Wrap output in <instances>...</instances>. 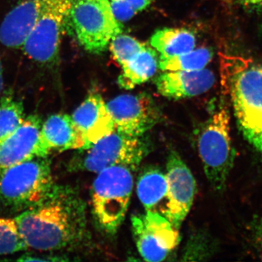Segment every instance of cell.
I'll return each instance as SVG.
<instances>
[{
    "mask_svg": "<svg viewBox=\"0 0 262 262\" xmlns=\"http://www.w3.org/2000/svg\"><path fill=\"white\" fill-rule=\"evenodd\" d=\"M75 0H44L35 27L24 46L30 59L42 65L57 61L61 38Z\"/></svg>",
    "mask_w": 262,
    "mask_h": 262,
    "instance_id": "ba28073f",
    "label": "cell"
},
{
    "mask_svg": "<svg viewBox=\"0 0 262 262\" xmlns=\"http://www.w3.org/2000/svg\"><path fill=\"white\" fill-rule=\"evenodd\" d=\"M165 176L168 191L160 213L179 230L194 202L196 192L195 179L175 150L169 151Z\"/></svg>",
    "mask_w": 262,
    "mask_h": 262,
    "instance_id": "30bf717a",
    "label": "cell"
},
{
    "mask_svg": "<svg viewBox=\"0 0 262 262\" xmlns=\"http://www.w3.org/2000/svg\"><path fill=\"white\" fill-rule=\"evenodd\" d=\"M216 1L241 7L246 9L262 10V0H216Z\"/></svg>",
    "mask_w": 262,
    "mask_h": 262,
    "instance_id": "484cf974",
    "label": "cell"
},
{
    "mask_svg": "<svg viewBox=\"0 0 262 262\" xmlns=\"http://www.w3.org/2000/svg\"><path fill=\"white\" fill-rule=\"evenodd\" d=\"M215 75L205 68L199 71L164 72L155 80L158 93L164 97L182 99L206 93L215 84Z\"/></svg>",
    "mask_w": 262,
    "mask_h": 262,
    "instance_id": "5bb4252c",
    "label": "cell"
},
{
    "mask_svg": "<svg viewBox=\"0 0 262 262\" xmlns=\"http://www.w3.org/2000/svg\"><path fill=\"white\" fill-rule=\"evenodd\" d=\"M230 128V113L222 101L198 132L196 144L205 174L218 192L225 190L235 159Z\"/></svg>",
    "mask_w": 262,
    "mask_h": 262,
    "instance_id": "3957f363",
    "label": "cell"
},
{
    "mask_svg": "<svg viewBox=\"0 0 262 262\" xmlns=\"http://www.w3.org/2000/svg\"><path fill=\"white\" fill-rule=\"evenodd\" d=\"M221 82L237 127L262 155V64L250 57L220 54Z\"/></svg>",
    "mask_w": 262,
    "mask_h": 262,
    "instance_id": "7a4b0ae2",
    "label": "cell"
},
{
    "mask_svg": "<svg viewBox=\"0 0 262 262\" xmlns=\"http://www.w3.org/2000/svg\"><path fill=\"white\" fill-rule=\"evenodd\" d=\"M72 119L82 141V149L91 147L115 130L107 104L98 94L89 95L76 108Z\"/></svg>",
    "mask_w": 262,
    "mask_h": 262,
    "instance_id": "4fadbf2b",
    "label": "cell"
},
{
    "mask_svg": "<svg viewBox=\"0 0 262 262\" xmlns=\"http://www.w3.org/2000/svg\"><path fill=\"white\" fill-rule=\"evenodd\" d=\"M147 47L144 43L127 34H118L113 38L108 48L117 63L121 67L135 58Z\"/></svg>",
    "mask_w": 262,
    "mask_h": 262,
    "instance_id": "7402d4cb",
    "label": "cell"
},
{
    "mask_svg": "<svg viewBox=\"0 0 262 262\" xmlns=\"http://www.w3.org/2000/svg\"><path fill=\"white\" fill-rule=\"evenodd\" d=\"M44 0H24L15 6L0 25V42L7 48H24L42 10Z\"/></svg>",
    "mask_w": 262,
    "mask_h": 262,
    "instance_id": "9a60e30c",
    "label": "cell"
},
{
    "mask_svg": "<svg viewBox=\"0 0 262 262\" xmlns=\"http://www.w3.org/2000/svg\"><path fill=\"white\" fill-rule=\"evenodd\" d=\"M249 229L255 245L262 252V219L255 217L250 223Z\"/></svg>",
    "mask_w": 262,
    "mask_h": 262,
    "instance_id": "d4e9b609",
    "label": "cell"
},
{
    "mask_svg": "<svg viewBox=\"0 0 262 262\" xmlns=\"http://www.w3.org/2000/svg\"><path fill=\"white\" fill-rule=\"evenodd\" d=\"M19 233L14 218H0V255H9L28 249Z\"/></svg>",
    "mask_w": 262,
    "mask_h": 262,
    "instance_id": "603a6c76",
    "label": "cell"
},
{
    "mask_svg": "<svg viewBox=\"0 0 262 262\" xmlns=\"http://www.w3.org/2000/svg\"><path fill=\"white\" fill-rule=\"evenodd\" d=\"M119 21L125 22L147 9L154 0H108Z\"/></svg>",
    "mask_w": 262,
    "mask_h": 262,
    "instance_id": "cb8c5ba5",
    "label": "cell"
},
{
    "mask_svg": "<svg viewBox=\"0 0 262 262\" xmlns=\"http://www.w3.org/2000/svg\"><path fill=\"white\" fill-rule=\"evenodd\" d=\"M151 46L160 57L178 56L194 49L196 37L191 31L182 28H163L157 30L150 39Z\"/></svg>",
    "mask_w": 262,
    "mask_h": 262,
    "instance_id": "d6986e66",
    "label": "cell"
},
{
    "mask_svg": "<svg viewBox=\"0 0 262 262\" xmlns=\"http://www.w3.org/2000/svg\"><path fill=\"white\" fill-rule=\"evenodd\" d=\"M42 125L39 116L29 115L11 135L0 143V173L32 158L49 156L41 142Z\"/></svg>",
    "mask_w": 262,
    "mask_h": 262,
    "instance_id": "7c38bea8",
    "label": "cell"
},
{
    "mask_svg": "<svg viewBox=\"0 0 262 262\" xmlns=\"http://www.w3.org/2000/svg\"><path fill=\"white\" fill-rule=\"evenodd\" d=\"M3 87H4V80H3V67L0 62V95L3 92Z\"/></svg>",
    "mask_w": 262,
    "mask_h": 262,
    "instance_id": "4316f807",
    "label": "cell"
},
{
    "mask_svg": "<svg viewBox=\"0 0 262 262\" xmlns=\"http://www.w3.org/2000/svg\"><path fill=\"white\" fill-rule=\"evenodd\" d=\"M159 68V60L155 50L146 47L130 61L122 67L118 85L130 91L149 80Z\"/></svg>",
    "mask_w": 262,
    "mask_h": 262,
    "instance_id": "ac0fdd59",
    "label": "cell"
},
{
    "mask_svg": "<svg viewBox=\"0 0 262 262\" xmlns=\"http://www.w3.org/2000/svg\"><path fill=\"white\" fill-rule=\"evenodd\" d=\"M131 226L136 247L145 261H164L180 243L179 229L159 212L132 215Z\"/></svg>",
    "mask_w": 262,
    "mask_h": 262,
    "instance_id": "9c48e42d",
    "label": "cell"
},
{
    "mask_svg": "<svg viewBox=\"0 0 262 262\" xmlns=\"http://www.w3.org/2000/svg\"><path fill=\"white\" fill-rule=\"evenodd\" d=\"M14 220L27 247L72 251L88 239L85 203L75 188L56 184L47 198Z\"/></svg>",
    "mask_w": 262,
    "mask_h": 262,
    "instance_id": "6da1fadb",
    "label": "cell"
},
{
    "mask_svg": "<svg viewBox=\"0 0 262 262\" xmlns=\"http://www.w3.org/2000/svg\"><path fill=\"white\" fill-rule=\"evenodd\" d=\"M24 105L11 91L0 96V143L3 142L23 122Z\"/></svg>",
    "mask_w": 262,
    "mask_h": 262,
    "instance_id": "44dd1931",
    "label": "cell"
},
{
    "mask_svg": "<svg viewBox=\"0 0 262 262\" xmlns=\"http://www.w3.org/2000/svg\"><path fill=\"white\" fill-rule=\"evenodd\" d=\"M69 23L82 48L95 54L106 51L113 38L123 32L108 0H75Z\"/></svg>",
    "mask_w": 262,
    "mask_h": 262,
    "instance_id": "52a82bcc",
    "label": "cell"
},
{
    "mask_svg": "<svg viewBox=\"0 0 262 262\" xmlns=\"http://www.w3.org/2000/svg\"><path fill=\"white\" fill-rule=\"evenodd\" d=\"M134 172L126 166L111 167L98 173L93 183V214L105 233L116 234L125 220L134 189Z\"/></svg>",
    "mask_w": 262,
    "mask_h": 262,
    "instance_id": "5b68a950",
    "label": "cell"
},
{
    "mask_svg": "<svg viewBox=\"0 0 262 262\" xmlns=\"http://www.w3.org/2000/svg\"><path fill=\"white\" fill-rule=\"evenodd\" d=\"M213 58V52L207 48L193 49L178 56L160 57L159 68L163 72L199 71L206 68Z\"/></svg>",
    "mask_w": 262,
    "mask_h": 262,
    "instance_id": "ffe728a7",
    "label": "cell"
},
{
    "mask_svg": "<svg viewBox=\"0 0 262 262\" xmlns=\"http://www.w3.org/2000/svg\"><path fill=\"white\" fill-rule=\"evenodd\" d=\"M41 142L48 154L51 151L82 149L80 136L67 114H55L48 117L41 128Z\"/></svg>",
    "mask_w": 262,
    "mask_h": 262,
    "instance_id": "2e32d148",
    "label": "cell"
},
{
    "mask_svg": "<svg viewBox=\"0 0 262 262\" xmlns=\"http://www.w3.org/2000/svg\"><path fill=\"white\" fill-rule=\"evenodd\" d=\"M258 38H259L260 41L262 42V24L258 26Z\"/></svg>",
    "mask_w": 262,
    "mask_h": 262,
    "instance_id": "83f0119b",
    "label": "cell"
},
{
    "mask_svg": "<svg viewBox=\"0 0 262 262\" xmlns=\"http://www.w3.org/2000/svg\"><path fill=\"white\" fill-rule=\"evenodd\" d=\"M168 191L166 176L158 167L143 168L136 183V192L146 211L160 212Z\"/></svg>",
    "mask_w": 262,
    "mask_h": 262,
    "instance_id": "e0dca14e",
    "label": "cell"
},
{
    "mask_svg": "<svg viewBox=\"0 0 262 262\" xmlns=\"http://www.w3.org/2000/svg\"><path fill=\"white\" fill-rule=\"evenodd\" d=\"M56 183L48 157H37L0 173V204L21 213L47 198Z\"/></svg>",
    "mask_w": 262,
    "mask_h": 262,
    "instance_id": "277c9868",
    "label": "cell"
},
{
    "mask_svg": "<svg viewBox=\"0 0 262 262\" xmlns=\"http://www.w3.org/2000/svg\"><path fill=\"white\" fill-rule=\"evenodd\" d=\"M106 104L115 130L129 136L145 135L161 117L158 105L146 94L120 95Z\"/></svg>",
    "mask_w": 262,
    "mask_h": 262,
    "instance_id": "8fae6325",
    "label": "cell"
},
{
    "mask_svg": "<svg viewBox=\"0 0 262 262\" xmlns=\"http://www.w3.org/2000/svg\"><path fill=\"white\" fill-rule=\"evenodd\" d=\"M151 150L145 136H132L113 131L85 149H79L70 170L98 173L111 167H128L135 171Z\"/></svg>",
    "mask_w": 262,
    "mask_h": 262,
    "instance_id": "8992f818",
    "label": "cell"
}]
</instances>
